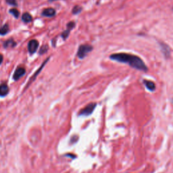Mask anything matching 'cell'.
I'll return each mask as SVG.
<instances>
[{
	"label": "cell",
	"mask_w": 173,
	"mask_h": 173,
	"mask_svg": "<svg viewBox=\"0 0 173 173\" xmlns=\"http://www.w3.org/2000/svg\"><path fill=\"white\" fill-rule=\"evenodd\" d=\"M56 39H53L52 41V44H53V47H56Z\"/></svg>",
	"instance_id": "obj_20"
},
{
	"label": "cell",
	"mask_w": 173,
	"mask_h": 173,
	"mask_svg": "<svg viewBox=\"0 0 173 173\" xmlns=\"http://www.w3.org/2000/svg\"><path fill=\"white\" fill-rule=\"evenodd\" d=\"M54 1H56V0H49V2H54Z\"/></svg>",
	"instance_id": "obj_21"
},
{
	"label": "cell",
	"mask_w": 173,
	"mask_h": 173,
	"mask_svg": "<svg viewBox=\"0 0 173 173\" xmlns=\"http://www.w3.org/2000/svg\"><path fill=\"white\" fill-rule=\"evenodd\" d=\"M96 106H97L96 103H90V104L86 105V106H85L84 108H83L80 111L79 115V116H89V115H91L93 112V111L95 108H96Z\"/></svg>",
	"instance_id": "obj_3"
},
{
	"label": "cell",
	"mask_w": 173,
	"mask_h": 173,
	"mask_svg": "<svg viewBox=\"0 0 173 173\" xmlns=\"http://www.w3.org/2000/svg\"><path fill=\"white\" fill-rule=\"evenodd\" d=\"M16 45H17V43H16L14 39L10 38L7 40H6L5 42L3 43V47L4 49H10V48H14Z\"/></svg>",
	"instance_id": "obj_8"
},
{
	"label": "cell",
	"mask_w": 173,
	"mask_h": 173,
	"mask_svg": "<svg viewBox=\"0 0 173 173\" xmlns=\"http://www.w3.org/2000/svg\"><path fill=\"white\" fill-rule=\"evenodd\" d=\"M83 8L82 6H79V5H76L72 7V14H74V15H77V14H80L81 12L83 11Z\"/></svg>",
	"instance_id": "obj_12"
},
{
	"label": "cell",
	"mask_w": 173,
	"mask_h": 173,
	"mask_svg": "<svg viewBox=\"0 0 173 173\" xmlns=\"http://www.w3.org/2000/svg\"><path fill=\"white\" fill-rule=\"evenodd\" d=\"M93 47L90 45H87V44L81 45L79 47V48H78L77 56L78 58L83 60L85 58L89 53H90L93 50Z\"/></svg>",
	"instance_id": "obj_2"
},
{
	"label": "cell",
	"mask_w": 173,
	"mask_h": 173,
	"mask_svg": "<svg viewBox=\"0 0 173 173\" xmlns=\"http://www.w3.org/2000/svg\"><path fill=\"white\" fill-rule=\"evenodd\" d=\"M22 22L25 24L29 23V22H32V16H31V14L30 13H28V12H24V13L22 16Z\"/></svg>",
	"instance_id": "obj_10"
},
{
	"label": "cell",
	"mask_w": 173,
	"mask_h": 173,
	"mask_svg": "<svg viewBox=\"0 0 173 173\" xmlns=\"http://www.w3.org/2000/svg\"><path fill=\"white\" fill-rule=\"evenodd\" d=\"M9 12L15 18H18L20 16V12L16 8H12L9 10Z\"/></svg>",
	"instance_id": "obj_15"
},
{
	"label": "cell",
	"mask_w": 173,
	"mask_h": 173,
	"mask_svg": "<svg viewBox=\"0 0 173 173\" xmlns=\"http://www.w3.org/2000/svg\"><path fill=\"white\" fill-rule=\"evenodd\" d=\"M71 30L68 29V28H67V29H66L65 31H64L62 32L61 33V37H62V38L64 39V41H66L68 37H69V35L70 33H71Z\"/></svg>",
	"instance_id": "obj_16"
},
{
	"label": "cell",
	"mask_w": 173,
	"mask_h": 173,
	"mask_svg": "<svg viewBox=\"0 0 173 173\" xmlns=\"http://www.w3.org/2000/svg\"><path fill=\"white\" fill-rule=\"evenodd\" d=\"M75 27H76V23L74 21L69 22L67 24V28H68V29H70L71 31H72Z\"/></svg>",
	"instance_id": "obj_18"
},
{
	"label": "cell",
	"mask_w": 173,
	"mask_h": 173,
	"mask_svg": "<svg viewBox=\"0 0 173 173\" xmlns=\"http://www.w3.org/2000/svg\"><path fill=\"white\" fill-rule=\"evenodd\" d=\"M111 60L119 62L121 63L128 64L131 67L142 71H147V67L143 61L137 56L128 54L125 53H114L110 56Z\"/></svg>",
	"instance_id": "obj_1"
},
{
	"label": "cell",
	"mask_w": 173,
	"mask_h": 173,
	"mask_svg": "<svg viewBox=\"0 0 173 173\" xmlns=\"http://www.w3.org/2000/svg\"><path fill=\"white\" fill-rule=\"evenodd\" d=\"M39 46V43L37 40L32 39L28 43V51L31 55H33L37 51Z\"/></svg>",
	"instance_id": "obj_4"
},
{
	"label": "cell",
	"mask_w": 173,
	"mask_h": 173,
	"mask_svg": "<svg viewBox=\"0 0 173 173\" xmlns=\"http://www.w3.org/2000/svg\"><path fill=\"white\" fill-rule=\"evenodd\" d=\"M143 83L146 86V87L150 90V91H154L156 89V86L155 84L153 83V82L150 81H143Z\"/></svg>",
	"instance_id": "obj_13"
},
{
	"label": "cell",
	"mask_w": 173,
	"mask_h": 173,
	"mask_svg": "<svg viewBox=\"0 0 173 173\" xmlns=\"http://www.w3.org/2000/svg\"><path fill=\"white\" fill-rule=\"evenodd\" d=\"M49 50V45L47 44H45L43 45L42 47L40 48L39 52V55H43L45 53H47V51Z\"/></svg>",
	"instance_id": "obj_14"
},
{
	"label": "cell",
	"mask_w": 173,
	"mask_h": 173,
	"mask_svg": "<svg viewBox=\"0 0 173 173\" xmlns=\"http://www.w3.org/2000/svg\"><path fill=\"white\" fill-rule=\"evenodd\" d=\"M49 59H50V57H47V58L46 60H45L43 62V64H42V66H41V67H39V68L37 70V71H36V72H35L34 75H32V77L31 78V79H30L29 81L28 82V83H27V86H26V89L28 87V86H29V85H31V83H32V82H33V81L36 79L37 77V76L39 75V74L40 73V72L42 71V69H43V68L44 67V66L47 64V62L48 60H49Z\"/></svg>",
	"instance_id": "obj_6"
},
{
	"label": "cell",
	"mask_w": 173,
	"mask_h": 173,
	"mask_svg": "<svg viewBox=\"0 0 173 173\" xmlns=\"http://www.w3.org/2000/svg\"><path fill=\"white\" fill-rule=\"evenodd\" d=\"M6 2L8 4V5L12 6L13 7L18 6V3L16 0H6Z\"/></svg>",
	"instance_id": "obj_17"
},
{
	"label": "cell",
	"mask_w": 173,
	"mask_h": 173,
	"mask_svg": "<svg viewBox=\"0 0 173 173\" xmlns=\"http://www.w3.org/2000/svg\"><path fill=\"white\" fill-rule=\"evenodd\" d=\"M10 31L9 24L6 23L4 25L0 27V35H6Z\"/></svg>",
	"instance_id": "obj_11"
},
{
	"label": "cell",
	"mask_w": 173,
	"mask_h": 173,
	"mask_svg": "<svg viewBox=\"0 0 173 173\" xmlns=\"http://www.w3.org/2000/svg\"><path fill=\"white\" fill-rule=\"evenodd\" d=\"M9 91L10 88L6 83L0 84V97H6Z\"/></svg>",
	"instance_id": "obj_9"
},
{
	"label": "cell",
	"mask_w": 173,
	"mask_h": 173,
	"mask_svg": "<svg viewBox=\"0 0 173 173\" xmlns=\"http://www.w3.org/2000/svg\"><path fill=\"white\" fill-rule=\"evenodd\" d=\"M26 73V69L23 67H18L15 70L13 75V80L15 81H18Z\"/></svg>",
	"instance_id": "obj_5"
},
{
	"label": "cell",
	"mask_w": 173,
	"mask_h": 173,
	"mask_svg": "<svg viewBox=\"0 0 173 173\" xmlns=\"http://www.w3.org/2000/svg\"><path fill=\"white\" fill-rule=\"evenodd\" d=\"M56 11L55 9H53L52 7L45 8V9H44L42 12V15L43 16H45V17H48V18L53 17V16H56Z\"/></svg>",
	"instance_id": "obj_7"
},
{
	"label": "cell",
	"mask_w": 173,
	"mask_h": 173,
	"mask_svg": "<svg viewBox=\"0 0 173 173\" xmlns=\"http://www.w3.org/2000/svg\"><path fill=\"white\" fill-rule=\"evenodd\" d=\"M3 61V56L0 53V65H1Z\"/></svg>",
	"instance_id": "obj_19"
}]
</instances>
